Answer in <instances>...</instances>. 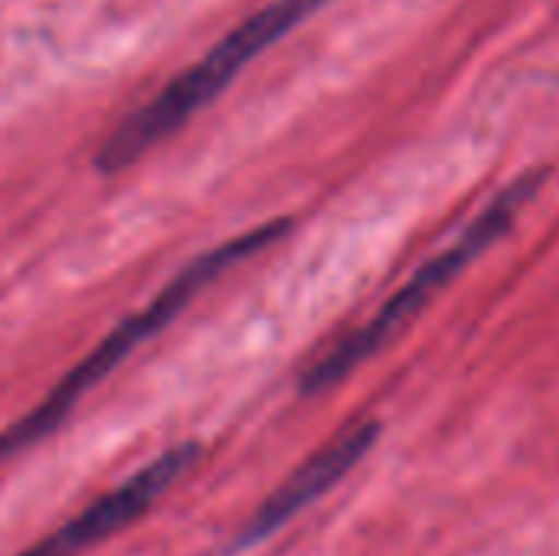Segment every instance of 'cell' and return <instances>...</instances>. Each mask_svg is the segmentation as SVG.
<instances>
[{
  "label": "cell",
  "instance_id": "cell-3",
  "mask_svg": "<svg viewBox=\"0 0 559 556\" xmlns=\"http://www.w3.org/2000/svg\"><path fill=\"white\" fill-rule=\"evenodd\" d=\"M544 184V170H534V174H524L521 180H514L511 187H504L468 226L465 233L449 246L442 249L436 259H429L426 265H419L409 282L403 288H396L386 305L367 321L360 324L357 331L344 334L334 347H328L318 360H311L298 380V390L305 397H318L331 387H337L344 377H350L367 357H373L396 331H403L455 275H462L468 269V262L475 256H481L488 246H495L508 229L511 223L518 220V213L524 210V203L540 190Z\"/></svg>",
  "mask_w": 559,
  "mask_h": 556
},
{
  "label": "cell",
  "instance_id": "cell-4",
  "mask_svg": "<svg viewBox=\"0 0 559 556\" xmlns=\"http://www.w3.org/2000/svg\"><path fill=\"white\" fill-rule=\"evenodd\" d=\"M200 456H203V449L197 442H180V446L167 449L164 456H157L154 462L138 469L128 482H121L108 495L85 505L59 531L46 534L43 541H36L20 556H79L92 551L95 544H102V541L115 537L118 531L131 528L134 521H141L157 505V498H164L200 462Z\"/></svg>",
  "mask_w": 559,
  "mask_h": 556
},
{
  "label": "cell",
  "instance_id": "cell-5",
  "mask_svg": "<svg viewBox=\"0 0 559 556\" xmlns=\"http://www.w3.org/2000/svg\"><path fill=\"white\" fill-rule=\"evenodd\" d=\"M380 436V423L377 419H357L350 426H344L337 436H331L314 456H308L262 505L259 511L246 521V528L236 537V551H246L252 544L269 541L275 531H282L292 518H298L305 508H311L321 495H328L337 482H344V475L364 462V456L373 449Z\"/></svg>",
  "mask_w": 559,
  "mask_h": 556
},
{
  "label": "cell",
  "instance_id": "cell-2",
  "mask_svg": "<svg viewBox=\"0 0 559 556\" xmlns=\"http://www.w3.org/2000/svg\"><path fill=\"white\" fill-rule=\"evenodd\" d=\"M328 0H272L255 10L236 29H229L200 62L170 79L147 105L131 111L98 147L95 167L102 174H118L138 164L147 151L164 144L174 131H180L203 105H210L259 52H265L275 39L301 26L314 10Z\"/></svg>",
  "mask_w": 559,
  "mask_h": 556
},
{
  "label": "cell",
  "instance_id": "cell-1",
  "mask_svg": "<svg viewBox=\"0 0 559 556\" xmlns=\"http://www.w3.org/2000/svg\"><path fill=\"white\" fill-rule=\"evenodd\" d=\"M288 229H292V220H272V223H262L249 233H239V236L219 242L216 249L200 252L193 262H187L141 311L128 315L108 338H102L98 347L88 351L29 413H23L7 429H0V465L10 462L13 456L33 449L49 433H56L66 423V416L79 406V400L95 383H102L131 351H138L147 338L164 331L206 285H213L219 275H226L233 265L252 259L265 246L278 242Z\"/></svg>",
  "mask_w": 559,
  "mask_h": 556
}]
</instances>
